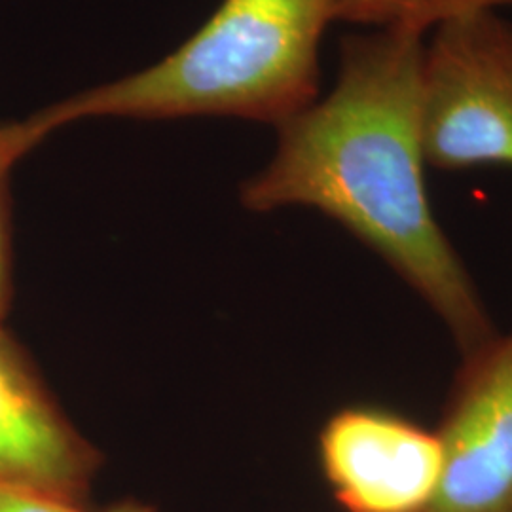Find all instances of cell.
<instances>
[{
	"mask_svg": "<svg viewBox=\"0 0 512 512\" xmlns=\"http://www.w3.org/2000/svg\"><path fill=\"white\" fill-rule=\"evenodd\" d=\"M427 16L340 44L332 92L279 124L268 165L241 186L253 213L310 207L342 224L403 277L452 332L463 357L495 338L456 249L433 215L420 133Z\"/></svg>",
	"mask_w": 512,
	"mask_h": 512,
	"instance_id": "1",
	"label": "cell"
},
{
	"mask_svg": "<svg viewBox=\"0 0 512 512\" xmlns=\"http://www.w3.org/2000/svg\"><path fill=\"white\" fill-rule=\"evenodd\" d=\"M346 0H222L213 16L145 71L74 93L21 122L37 147L92 118L230 116L277 128L319 99V46Z\"/></svg>",
	"mask_w": 512,
	"mask_h": 512,
	"instance_id": "2",
	"label": "cell"
},
{
	"mask_svg": "<svg viewBox=\"0 0 512 512\" xmlns=\"http://www.w3.org/2000/svg\"><path fill=\"white\" fill-rule=\"evenodd\" d=\"M420 63L425 164L440 171L512 167V23L495 8L437 21Z\"/></svg>",
	"mask_w": 512,
	"mask_h": 512,
	"instance_id": "3",
	"label": "cell"
},
{
	"mask_svg": "<svg viewBox=\"0 0 512 512\" xmlns=\"http://www.w3.org/2000/svg\"><path fill=\"white\" fill-rule=\"evenodd\" d=\"M317 454L344 512H427L439 490V433L382 406H348L323 425Z\"/></svg>",
	"mask_w": 512,
	"mask_h": 512,
	"instance_id": "4",
	"label": "cell"
},
{
	"mask_svg": "<svg viewBox=\"0 0 512 512\" xmlns=\"http://www.w3.org/2000/svg\"><path fill=\"white\" fill-rule=\"evenodd\" d=\"M437 433L444 467L427 512H512V334L465 357Z\"/></svg>",
	"mask_w": 512,
	"mask_h": 512,
	"instance_id": "5",
	"label": "cell"
},
{
	"mask_svg": "<svg viewBox=\"0 0 512 512\" xmlns=\"http://www.w3.org/2000/svg\"><path fill=\"white\" fill-rule=\"evenodd\" d=\"M99 450L55 401L29 351L0 323V488L88 505Z\"/></svg>",
	"mask_w": 512,
	"mask_h": 512,
	"instance_id": "6",
	"label": "cell"
},
{
	"mask_svg": "<svg viewBox=\"0 0 512 512\" xmlns=\"http://www.w3.org/2000/svg\"><path fill=\"white\" fill-rule=\"evenodd\" d=\"M27 152L19 145L12 124L0 126V323H4L12 304V167Z\"/></svg>",
	"mask_w": 512,
	"mask_h": 512,
	"instance_id": "7",
	"label": "cell"
},
{
	"mask_svg": "<svg viewBox=\"0 0 512 512\" xmlns=\"http://www.w3.org/2000/svg\"><path fill=\"white\" fill-rule=\"evenodd\" d=\"M420 14L437 23L442 18L440 0H346L340 19L384 27L393 21Z\"/></svg>",
	"mask_w": 512,
	"mask_h": 512,
	"instance_id": "8",
	"label": "cell"
},
{
	"mask_svg": "<svg viewBox=\"0 0 512 512\" xmlns=\"http://www.w3.org/2000/svg\"><path fill=\"white\" fill-rule=\"evenodd\" d=\"M0 512H92V509L57 495L19 488H0Z\"/></svg>",
	"mask_w": 512,
	"mask_h": 512,
	"instance_id": "9",
	"label": "cell"
},
{
	"mask_svg": "<svg viewBox=\"0 0 512 512\" xmlns=\"http://www.w3.org/2000/svg\"><path fill=\"white\" fill-rule=\"evenodd\" d=\"M92 512H158L152 505H147L143 501H137V499H124V501H116L109 507L101 509V511Z\"/></svg>",
	"mask_w": 512,
	"mask_h": 512,
	"instance_id": "10",
	"label": "cell"
},
{
	"mask_svg": "<svg viewBox=\"0 0 512 512\" xmlns=\"http://www.w3.org/2000/svg\"><path fill=\"white\" fill-rule=\"evenodd\" d=\"M490 6L492 8H501V6H512V0H490Z\"/></svg>",
	"mask_w": 512,
	"mask_h": 512,
	"instance_id": "11",
	"label": "cell"
},
{
	"mask_svg": "<svg viewBox=\"0 0 512 512\" xmlns=\"http://www.w3.org/2000/svg\"><path fill=\"white\" fill-rule=\"evenodd\" d=\"M0 126H2V124H0Z\"/></svg>",
	"mask_w": 512,
	"mask_h": 512,
	"instance_id": "12",
	"label": "cell"
}]
</instances>
